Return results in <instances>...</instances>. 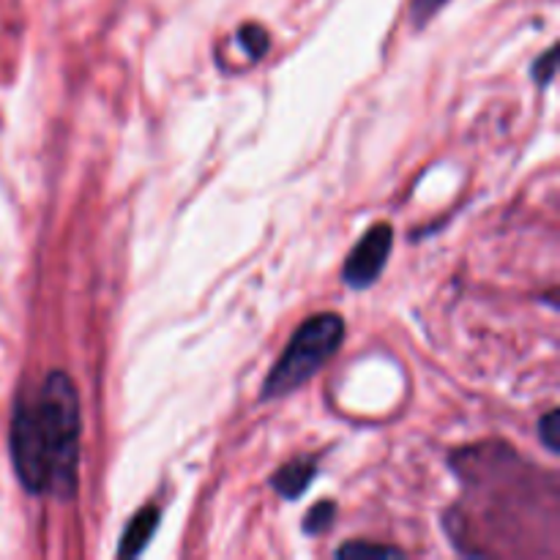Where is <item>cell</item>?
Wrapping results in <instances>:
<instances>
[{
  "label": "cell",
  "mask_w": 560,
  "mask_h": 560,
  "mask_svg": "<svg viewBox=\"0 0 560 560\" xmlns=\"http://www.w3.org/2000/svg\"><path fill=\"white\" fill-rule=\"evenodd\" d=\"M80 397L66 372H49L16 399L11 416V463L31 495L71 498L80 468Z\"/></svg>",
  "instance_id": "6da1fadb"
},
{
  "label": "cell",
  "mask_w": 560,
  "mask_h": 560,
  "mask_svg": "<svg viewBox=\"0 0 560 560\" xmlns=\"http://www.w3.org/2000/svg\"><path fill=\"white\" fill-rule=\"evenodd\" d=\"M345 339V320L334 312L315 315L293 334L282 359L273 364L262 383V399L284 397L317 375L337 355Z\"/></svg>",
  "instance_id": "7a4b0ae2"
},
{
  "label": "cell",
  "mask_w": 560,
  "mask_h": 560,
  "mask_svg": "<svg viewBox=\"0 0 560 560\" xmlns=\"http://www.w3.org/2000/svg\"><path fill=\"white\" fill-rule=\"evenodd\" d=\"M394 246V230L392 224H375L359 244L350 252L348 262L342 268V279L348 288L364 290L381 279L383 268H386L388 255Z\"/></svg>",
  "instance_id": "3957f363"
},
{
  "label": "cell",
  "mask_w": 560,
  "mask_h": 560,
  "mask_svg": "<svg viewBox=\"0 0 560 560\" xmlns=\"http://www.w3.org/2000/svg\"><path fill=\"white\" fill-rule=\"evenodd\" d=\"M315 476H317L315 457H295L271 476V487L277 490V495L284 498V501H295V498H301L306 490H310Z\"/></svg>",
  "instance_id": "277c9868"
},
{
  "label": "cell",
  "mask_w": 560,
  "mask_h": 560,
  "mask_svg": "<svg viewBox=\"0 0 560 560\" xmlns=\"http://www.w3.org/2000/svg\"><path fill=\"white\" fill-rule=\"evenodd\" d=\"M159 520H162V512L156 506H145L129 520L124 536H120L118 558H137L148 545H151L153 534L159 528Z\"/></svg>",
  "instance_id": "5b68a950"
},
{
  "label": "cell",
  "mask_w": 560,
  "mask_h": 560,
  "mask_svg": "<svg viewBox=\"0 0 560 560\" xmlns=\"http://www.w3.org/2000/svg\"><path fill=\"white\" fill-rule=\"evenodd\" d=\"M235 36H238V44L244 47V52L249 55L252 60H260L262 55L268 52V47H271V38H268L266 27L255 25V22H249V25L241 27Z\"/></svg>",
  "instance_id": "8992f818"
},
{
  "label": "cell",
  "mask_w": 560,
  "mask_h": 560,
  "mask_svg": "<svg viewBox=\"0 0 560 560\" xmlns=\"http://www.w3.org/2000/svg\"><path fill=\"white\" fill-rule=\"evenodd\" d=\"M399 547L388 545H364V541H350L337 550V558H402Z\"/></svg>",
  "instance_id": "52a82bcc"
},
{
  "label": "cell",
  "mask_w": 560,
  "mask_h": 560,
  "mask_svg": "<svg viewBox=\"0 0 560 560\" xmlns=\"http://www.w3.org/2000/svg\"><path fill=\"white\" fill-rule=\"evenodd\" d=\"M334 517H337V503L334 501H320L306 512L304 530L306 534H323L334 525Z\"/></svg>",
  "instance_id": "ba28073f"
},
{
  "label": "cell",
  "mask_w": 560,
  "mask_h": 560,
  "mask_svg": "<svg viewBox=\"0 0 560 560\" xmlns=\"http://www.w3.org/2000/svg\"><path fill=\"white\" fill-rule=\"evenodd\" d=\"M558 71V47H550L534 66H530V77H534L536 85L547 88L552 80H556Z\"/></svg>",
  "instance_id": "9c48e42d"
},
{
  "label": "cell",
  "mask_w": 560,
  "mask_h": 560,
  "mask_svg": "<svg viewBox=\"0 0 560 560\" xmlns=\"http://www.w3.org/2000/svg\"><path fill=\"white\" fill-rule=\"evenodd\" d=\"M539 438L545 443V448L550 454L560 452V441H558V410H547L539 421Z\"/></svg>",
  "instance_id": "30bf717a"
},
{
  "label": "cell",
  "mask_w": 560,
  "mask_h": 560,
  "mask_svg": "<svg viewBox=\"0 0 560 560\" xmlns=\"http://www.w3.org/2000/svg\"><path fill=\"white\" fill-rule=\"evenodd\" d=\"M446 3L448 0H413V5H410V20H413L416 27L427 25Z\"/></svg>",
  "instance_id": "8fae6325"
}]
</instances>
